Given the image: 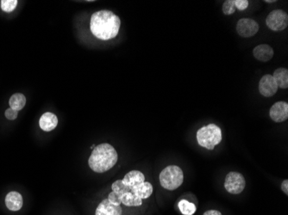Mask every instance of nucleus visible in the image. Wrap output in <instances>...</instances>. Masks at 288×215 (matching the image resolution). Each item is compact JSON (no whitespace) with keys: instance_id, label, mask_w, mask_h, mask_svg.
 <instances>
[{"instance_id":"27","label":"nucleus","mask_w":288,"mask_h":215,"mask_svg":"<svg viewBox=\"0 0 288 215\" xmlns=\"http://www.w3.org/2000/svg\"><path fill=\"white\" fill-rule=\"evenodd\" d=\"M204 215H222V214L217 210H209V211L205 212Z\"/></svg>"},{"instance_id":"1","label":"nucleus","mask_w":288,"mask_h":215,"mask_svg":"<svg viewBox=\"0 0 288 215\" xmlns=\"http://www.w3.org/2000/svg\"><path fill=\"white\" fill-rule=\"evenodd\" d=\"M120 18L112 11H96L91 18L90 30L95 37L102 41L113 39L119 35Z\"/></svg>"},{"instance_id":"24","label":"nucleus","mask_w":288,"mask_h":215,"mask_svg":"<svg viewBox=\"0 0 288 215\" xmlns=\"http://www.w3.org/2000/svg\"><path fill=\"white\" fill-rule=\"evenodd\" d=\"M235 7L239 11H244L249 7L248 0H235Z\"/></svg>"},{"instance_id":"8","label":"nucleus","mask_w":288,"mask_h":215,"mask_svg":"<svg viewBox=\"0 0 288 215\" xmlns=\"http://www.w3.org/2000/svg\"><path fill=\"white\" fill-rule=\"evenodd\" d=\"M278 86L273 76L266 74L263 76L259 82L260 93L263 97H271L277 92Z\"/></svg>"},{"instance_id":"23","label":"nucleus","mask_w":288,"mask_h":215,"mask_svg":"<svg viewBox=\"0 0 288 215\" xmlns=\"http://www.w3.org/2000/svg\"><path fill=\"white\" fill-rule=\"evenodd\" d=\"M122 195L120 194L115 193L112 191V193H110L108 196L109 201L112 202V204L117 205V206H120L122 203Z\"/></svg>"},{"instance_id":"12","label":"nucleus","mask_w":288,"mask_h":215,"mask_svg":"<svg viewBox=\"0 0 288 215\" xmlns=\"http://www.w3.org/2000/svg\"><path fill=\"white\" fill-rule=\"evenodd\" d=\"M253 54L256 60L266 62L274 56V49L267 44H261L254 48Z\"/></svg>"},{"instance_id":"25","label":"nucleus","mask_w":288,"mask_h":215,"mask_svg":"<svg viewBox=\"0 0 288 215\" xmlns=\"http://www.w3.org/2000/svg\"><path fill=\"white\" fill-rule=\"evenodd\" d=\"M4 115H5V117H6L8 120H10V121H14V120H16L17 117H18V111L12 109L11 108H7V109L5 110Z\"/></svg>"},{"instance_id":"21","label":"nucleus","mask_w":288,"mask_h":215,"mask_svg":"<svg viewBox=\"0 0 288 215\" xmlns=\"http://www.w3.org/2000/svg\"><path fill=\"white\" fill-rule=\"evenodd\" d=\"M18 0H1L0 5L4 12H12L18 5Z\"/></svg>"},{"instance_id":"13","label":"nucleus","mask_w":288,"mask_h":215,"mask_svg":"<svg viewBox=\"0 0 288 215\" xmlns=\"http://www.w3.org/2000/svg\"><path fill=\"white\" fill-rule=\"evenodd\" d=\"M23 196L21 194L16 192V191H11L5 197V205L9 210L11 211H18L20 210L23 207Z\"/></svg>"},{"instance_id":"14","label":"nucleus","mask_w":288,"mask_h":215,"mask_svg":"<svg viewBox=\"0 0 288 215\" xmlns=\"http://www.w3.org/2000/svg\"><path fill=\"white\" fill-rule=\"evenodd\" d=\"M122 181L127 187L132 189L133 187L145 182V176L139 171H131L129 173H127Z\"/></svg>"},{"instance_id":"18","label":"nucleus","mask_w":288,"mask_h":215,"mask_svg":"<svg viewBox=\"0 0 288 215\" xmlns=\"http://www.w3.org/2000/svg\"><path fill=\"white\" fill-rule=\"evenodd\" d=\"M122 203L127 207H139L143 204V200L131 192L122 195Z\"/></svg>"},{"instance_id":"20","label":"nucleus","mask_w":288,"mask_h":215,"mask_svg":"<svg viewBox=\"0 0 288 215\" xmlns=\"http://www.w3.org/2000/svg\"><path fill=\"white\" fill-rule=\"evenodd\" d=\"M112 189L113 192L120 194H124L131 192V189L122 183V180H118L112 183Z\"/></svg>"},{"instance_id":"9","label":"nucleus","mask_w":288,"mask_h":215,"mask_svg":"<svg viewBox=\"0 0 288 215\" xmlns=\"http://www.w3.org/2000/svg\"><path fill=\"white\" fill-rule=\"evenodd\" d=\"M270 118L275 122H283L288 118V104L287 102H277L271 107Z\"/></svg>"},{"instance_id":"17","label":"nucleus","mask_w":288,"mask_h":215,"mask_svg":"<svg viewBox=\"0 0 288 215\" xmlns=\"http://www.w3.org/2000/svg\"><path fill=\"white\" fill-rule=\"evenodd\" d=\"M9 104H10V108L17 110V111H20L23 109L26 104V97L24 94L16 93L11 96L9 101Z\"/></svg>"},{"instance_id":"3","label":"nucleus","mask_w":288,"mask_h":215,"mask_svg":"<svg viewBox=\"0 0 288 215\" xmlns=\"http://www.w3.org/2000/svg\"><path fill=\"white\" fill-rule=\"evenodd\" d=\"M222 140V131L215 124L204 126L197 132V141L200 147L213 150Z\"/></svg>"},{"instance_id":"19","label":"nucleus","mask_w":288,"mask_h":215,"mask_svg":"<svg viewBox=\"0 0 288 215\" xmlns=\"http://www.w3.org/2000/svg\"><path fill=\"white\" fill-rule=\"evenodd\" d=\"M179 208L183 215H193L196 212V206L187 200H181L179 202Z\"/></svg>"},{"instance_id":"5","label":"nucleus","mask_w":288,"mask_h":215,"mask_svg":"<svg viewBox=\"0 0 288 215\" xmlns=\"http://www.w3.org/2000/svg\"><path fill=\"white\" fill-rule=\"evenodd\" d=\"M266 24L273 31L284 30L288 25V15L282 10H274L266 17Z\"/></svg>"},{"instance_id":"22","label":"nucleus","mask_w":288,"mask_h":215,"mask_svg":"<svg viewBox=\"0 0 288 215\" xmlns=\"http://www.w3.org/2000/svg\"><path fill=\"white\" fill-rule=\"evenodd\" d=\"M222 10H223V14H233L235 11H236V7H235V0H227V1H225V2L223 3Z\"/></svg>"},{"instance_id":"7","label":"nucleus","mask_w":288,"mask_h":215,"mask_svg":"<svg viewBox=\"0 0 288 215\" xmlns=\"http://www.w3.org/2000/svg\"><path fill=\"white\" fill-rule=\"evenodd\" d=\"M258 30H259V25L253 19L241 18L238 22L237 31H238V35L241 37H244V38L252 37V36H256Z\"/></svg>"},{"instance_id":"4","label":"nucleus","mask_w":288,"mask_h":215,"mask_svg":"<svg viewBox=\"0 0 288 215\" xmlns=\"http://www.w3.org/2000/svg\"><path fill=\"white\" fill-rule=\"evenodd\" d=\"M159 178L161 185L164 189L168 190H176L183 183V172L179 166L170 165L162 170Z\"/></svg>"},{"instance_id":"28","label":"nucleus","mask_w":288,"mask_h":215,"mask_svg":"<svg viewBox=\"0 0 288 215\" xmlns=\"http://www.w3.org/2000/svg\"><path fill=\"white\" fill-rule=\"evenodd\" d=\"M265 2H266V3H273V2H275V0H273V1H269V0H266V1H265Z\"/></svg>"},{"instance_id":"10","label":"nucleus","mask_w":288,"mask_h":215,"mask_svg":"<svg viewBox=\"0 0 288 215\" xmlns=\"http://www.w3.org/2000/svg\"><path fill=\"white\" fill-rule=\"evenodd\" d=\"M122 208L112 204L108 199L101 201L96 209V215H122Z\"/></svg>"},{"instance_id":"16","label":"nucleus","mask_w":288,"mask_h":215,"mask_svg":"<svg viewBox=\"0 0 288 215\" xmlns=\"http://www.w3.org/2000/svg\"><path fill=\"white\" fill-rule=\"evenodd\" d=\"M274 78L275 82L277 84L278 88L287 89L288 88V70L287 68H278L274 72Z\"/></svg>"},{"instance_id":"29","label":"nucleus","mask_w":288,"mask_h":215,"mask_svg":"<svg viewBox=\"0 0 288 215\" xmlns=\"http://www.w3.org/2000/svg\"><path fill=\"white\" fill-rule=\"evenodd\" d=\"M94 147H95V146H94V145H93V146H92V147H91V148H92V149H94Z\"/></svg>"},{"instance_id":"11","label":"nucleus","mask_w":288,"mask_h":215,"mask_svg":"<svg viewBox=\"0 0 288 215\" xmlns=\"http://www.w3.org/2000/svg\"><path fill=\"white\" fill-rule=\"evenodd\" d=\"M40 128L45 132L53 131L58 125V118L54 113L46 112L39 120Z\"/></svg>"},{"instance_id":"2","label":"nucleus","mask_w":288,"mask_h":215,"mask_svg":"<svg viewBox=\"0 0 288 215\" xmlns=\"http://www.w3.org/2000/svg\"><path fill=\"white\" fill-rule=\"evenodd\" d=\"M119 155L112 145L103 143L94 147L91 154L88 165L94 172L104 173L117 164Z\"/></svg>"},{"instance_id":"15","label":"nucleus","mask_w":288,"mask_h":215,"mask_svg":"<svg viewBox=\"0 0 288 215\" xmlns=\"http://www.w3.org/2000/svg\"><path fill=\"white\" fill-rule=\"evenodd\" d=\"M131 193L136 194L137 196L143 199H147L153 193V187L151 183L148 182H144V183L138 184L137 186L133 187L131 189Z\"/></svg>"},{"instance_id":"26","label":"nucleus","mask_w":288,"mask_h":215,"mask_svg":"<svg viewBox=\"0 0 288 215\" xmlns=\"http://www.w3.org/2000/svg\"><path fill=\"white\" fill-rule=\"evenodd\" d=\"M281 190L286 194H288V180H284L281 183Z\"/></svg>"},{"instance_id":"6","label":"nucleus","mask_w":288,"mask_h":215,"mask_svg":"<svg viewBox=\"0 0 288 215\" xmlns=\"http://www.w3.org/2000/svg\"><path fill=\"white\" fill-rule=\"evenodd\" d=\"M245 179L243 176L238 172H230L225 177L224 188L229 193L238 194L241 193L245 188Z\"/></svg>"}]
</instances>
